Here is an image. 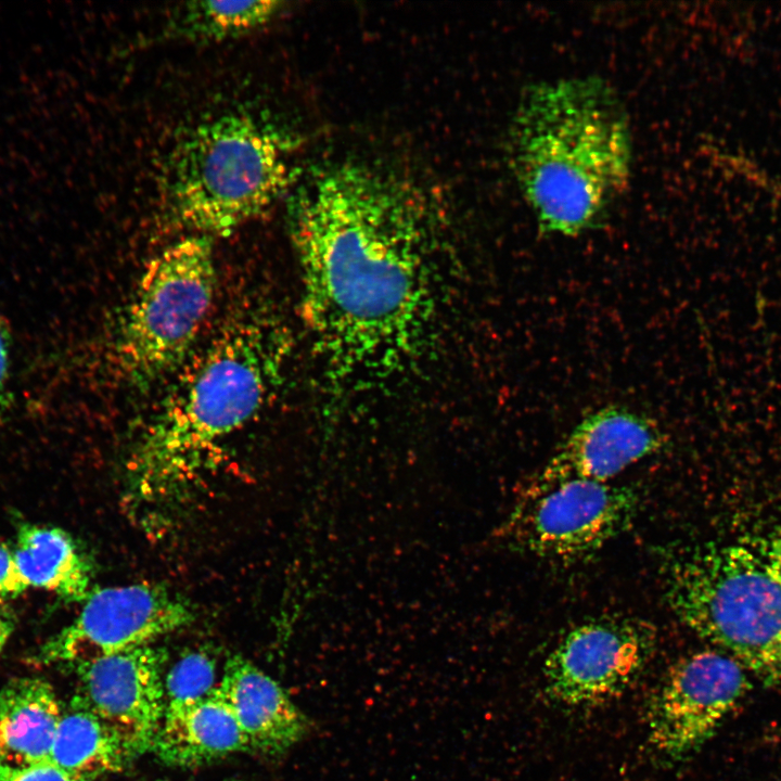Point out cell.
I'll return each mask as SVG.
<instances>
[{
	"instance_id": "cell-1",
	"label": "cell",
	"mask_w": 781,
	"mask_h": 781,
	"mask_svg": "<svg viewBox=\"0 0 781 781\" xmlns=\"http://www.w3.org/2000/svg\"><path fill=\"white\" fill-rule=\"evenodd\" d=\"M432 217L418 187L360 162L317 167L290 195L302 313L333 381L382 377L415 356L435 308Z\"/></svg>"
},
{
	"instance_id": "cell-2",
	"label": "cell",
	"mask_w": 781,
	"mask_h": 781,
	"mask_svg": "<svg viewBox=\"0 0 781 781\" xmlns=\"http://www.w3.org/2000/svg\"><path fill=\"white\" fill-rule=\"evenodd\" d=\"M509 142L512 172L540 234L573 238L598 228L629 183V117L599 76L526 87Z\"/></svg>"
},
{
	"instance_id": "cell-3",
	"label": "cell",
	"mask_w": 781,
	"mask_h": 781,
	"mask_svg": "<svg viewBox=\"0 0 781 781\" xmlns=\"http://www.w3.org/2000/svg\"><path fill=\"white\" fill-rule=\"evenodd\" d=\"M289 137L259 115L199 121L169 150L159 177L165 214L191 233L227 234L267 210L294 181Z\"/></svg>"
},
{
	"instance_id": "cell-4",
	"label": "cell",
	"mask_w": 781,
	"mask_h": 781,
	"mask_svg": "<svg viewBox=\"0 0 781 781\" xmlns=\"http://www.w3.org/2000/svg\"><path fill=\"white\" fill-rule=\"evenodd\" d=\"M277 363L268 332L255 321L216 337L143 432L131 460L138 488L152 495L182 481L217 441L246 423L263 406Z\"/></svg>"
},
{
	"instance_id": "cell-5",
	"label": "cell",
	"mask_w": 781,
	"mask_h": 781,
	"mask_svg": "<svg viewBox=\"0 0 781 781\" xmlns=\"http://www.w3.org/2000/svg\"><path fill=\"white\" fill-rule=\"evenodd\" d=\"M664 581L690 629L745 670L781 682V549L706 547L667 562Z\"/></svg>"
},
{
	"instance_id": "cell-6",
	"label": "cell",
	"mask_w": 781,
	"mask_h": 781,
	"mask_svg": "<svg viewBox=\"0 0 781 781\" xmlns=\"http://www.w3.org/2000/svg\"><path fill=\"white\" fill-rule=\"evenodd\" d=\"M216 286L212 238L191 233L148 264L115 334L121 374L148 384L177 369L210 310Z\"/></svg>"
},
{
	"instance_id": "cell-7",
	"label": "cell",
	"mask_w": 781,
	"mask_h": 781,
	"mask_svg": "<svg viewBox=\"0 0 781 781\" xmlns=\"http://www.w3.org/2000/svg\"><path fill=\"white\" fill-rule=\"evenodd\" d=\"M639 504L632 486L573 479L524 499L504 530L515 547L533 555L577 560L626 530Z\"/></svg>"
},
{
	"instance_id": "cell-8",
	"label": "cell",
	"mask_w": 781,
	"mask_h": 781,
	"mask_svg": "<svg viewBox=\"0 0 781 781\" xmlns=\"http://www.w3.org/2000/svg\"><path fill=\"white\" fill-rule=\"evenodd\" d=\"M193 620L190 604L157 585L94 589L77 617L43 644L38 658L75 666L150 645Z\"/></svg>"
},
{
	"instance_id": "cell-9",
	"label": "cell",
	"mask_w": 781,
	"mask_h": 781,
	"mask_svg": "<svg viewBox=\"0 0 781 781\" xmlns=\"http://www.w3.org/2000/svg\"><path fill=\"white\" fill-rule=\"evenodd\" d=\"M656 646V630L627 616L594 618L571 628L546 658L547 693L572 706L622 694L642 673Z\"/></svg>"
},
{
	"instance_id": "cell-10",
	"label": "cell",
	"mask_w": 781,
	"mask_h": 781,
	"mask_svg": "<svg viewBox=\"0 0 781 781\" xmlns=\"http://www.w3.org/2000/svg\"><path fill=\"white\" fill-rule=\"evenodd\" d=\"M747 687L746 670L718 650L679 658L669 667L648 705L652 746L673 760L695 752L713 735Z\"/></svg>"
},
{
	"instance_id": "cell-11",
	"label": "cell",
	"mask_w": 781,
	"mask_h": 781,
	"mask_svg": "<svg viewBox=\"0 0 781 781\" xmlns=\"http://www.w3.org/2000/svg\"><path fill=\"white\" fill-rule=\"evenodd\" d=\"M164 653L144 645L73 667L75 699L118 737L129 758L152 750L165 715Z\"/></svg>"
},
{
	"instance_id": "cell-12",
	"label": "cell",
	"mask_w": 781,
	"mask_h": 781,
	"mask_svg": "<svg viewBox=\"0 0 781 781\" xmlns=\"http://www.w3.org/2000/svg\"><path fill=\"white\" fill-rule=\"evenodd\" d=\"M666 440L651 418L620 406L604 407L573 428L533 477L524 499L573 479L609 483L632 463L661 450Z\"/></svg>"
},
{
	"instance_id": "cell-13",
	"label": "cell",
	"mask_w": 781,
	"mask_h": 781,
	"mask_svg": "<svg viewBox=\"0 0 781 781\" xmlns=\"http://www.w3.org/2000/svg\"><path fill=\"white\" fill-rule=\"evenodd\" d=\"M216 690L231 708L252 750L283 755L310 730V720L284 689L241 655L228 657Z\"/></svg>"
},
{
	"instance_id": "cell-14",
	"label": "cell",
	"mask_w": 781,
	"mask_h": 781,
	"mask_svg": "<svg viewBox=\"0 0 781 781\" xmlns=\"http://www.w3.org/2000/svg\"><path fill=\"white\" fill-rule=\"evenodd\" d=\"M152 750L165 764L193 767L251 746L231 708L215 690L194 704L165 710Z\"/></svg>"
},
{
	"instance_id": "cell-15",
	"label": "cell",
	"mask_w": 781,
	"mask_h": 781,
	"mask_svg": "<svg viewBox=\"0 0 781 781\" xmlns=\"http://www.w3.org/2000/svg\"><path fill=\"white\" fill-rule=\"evenodd\" d=\"M62 715L49 682L33 677L10 680L0 690V761L49 760Z\"/></svg>"
},
{
	"instance_id": "cell-16",
	"label": "cell",
	"mask_w": 781,
	"mask_h": 781,
	"mask_svg": "<svg viewBox=\"0 0 781 781\" xmlns=\"http://www.w3.org/2000/svg\"><path fill=\"white\" fill-rule=\"evenodd\" d=\"M14 552L28 587L52 592L67 602H84L92 591V564L64 529L23 523L17 528Z\"/></svg>"
},
{
	"instance_id": "cell-17",
	"label": "cell",
	"mask_w": 781,
	"mask_h": 781,
	"mask_svg": "<svg viewBox=\"0 0 781 781\" xmlns=\"http://www.w3.org/2000/svg\"><path fill=\"white\" fill-rule=\"evenodd\" d=\"M49 760L68 773L94 780L121 771L130 758L113 730L74 700L62 715Z\"/></svg>"
},
{
	"instance_id": "cell-18",
	"label": "cell",
	"mask_w": 781,
	"mask_h": 781,
	"mask_svg": "<svg viewBox=\"0 0 781 781\" xmlns=\"http://www.w3.org/2000/svg\"><path fill=\"white\" fill-rule=\"evenodd\" d=\"M283 2L189 1L177 7L162 25V40L217 42L248 35L268 24Z\"/></svg>"
},
{
	"instance_id": "cell-19",
	"label": "cell",
	"mask_w": 781,
	"mask_h": 781,
	"mask_svg": "<svg viewBox=\"0 0 781 781\" xmlns=\"http://www.w3.org/2000/svg\"><path fill=\"white\" fill-rule=\"evenodd\" d=\"M220 677L214 657L205 651L183 654L164 678L165 710L194 704L212 695Z\"/></svg>"
},
{
	"instance_id": "cell-20",
	"label": "cell",
	"mask_w": 781,
	"mask_h": 781,
	"mask_svg": "<svg viewBox=\"0 0 781 781\" xmlns=\"http://www.w3.org/2000/svg\"><path fill=\"white\" fill-rule=\"evenodd\" d=\"M0 781H94L68 773L50 760L12 765L0 761Z\"/></svg>"
},
{
	"instance_id": "cell-21",
	"label": "cell",
	"mask_w": 781,
	"mask_h": 781,
	"mask_svg": "<svg viewBox=\"0 0 781 781\" xmlns=\"http://www.w3.org/2000/svg\"><path fill=\"white\" fill-rule=\"evenodd\" d=\"M11 368L12 335L5 320L0 315V421L7 417L13 402Z\"/></svg>"
},
{
	"instance_id": "cell-22",
	"label": "cell",
	"mask_w": 781,
	"mask_h": 781,
	"mask_svg": "<svg viewBox=\"0 0 781 781\" xmlns=\"http://www.w3.org/2000/svg\"><path fill=\"white\" fill-rule=\"evenodd\" d=\"M28 588L18 567L14 550L0 542V599L15 598Z\"/></svg>"
},
{
	"instance_id": "cell-23",
	"label": "cell",
	"mask_w": 781,
	"mask_h": 781,
	"mask_svg": "<svg viewBox=\"0 0 781 781\" xmlns=\"http://www.w3.org/2000/svg\"><path fill=\"white\" fill-rule=\"evenodd\" d=\"M13 630V623L8 617L0 615V654L9 642Z\"/></svg>"
},
{
	"instance_id": "cell-24",
	"label": "cell",
	"mask_w": 781,
	"mask_h": 781,
	"mask_svg": "<svg viewBox=\"0 0 781 781\" xmlns=\"http://www.w3.org/2000/svg\"><path fill=\"white\" fill-rule=\"evenodd\" d=\"M231 781H238V780H231Z\"/></svg>"
}]
</instances>
